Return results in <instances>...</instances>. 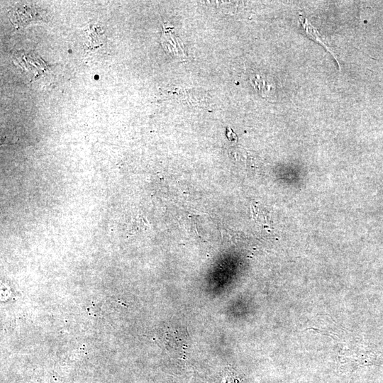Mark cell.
Returning <instances> with one entry per match:
<instances>
[{
	"mask_svg": "<svg viewBox=\"0 0 383 383\" xmlns=\"http://www.w3.org/2000/svg\"><path fill=\"white\" fill-rule=\"evenodd\" d=\"M161 43L165 50L174 57L184 59L186 55L180 40L171 31L170 28H165L164 26Z\"/></svg>",
	"mask_w": 383,
	"mask_h": 383,
	"instance_id": "obj_1",
	"label": "cell"
},
{
	"mask_svg": "<svg viewBox=\"0 0 383 383\" xmlns=\"http://www.w3.org/2000/svg\"><path fill=\"white\" fill-rule=\"evenodd\" d=\"M299 22L301 23L308 35L311 36V38L321 43V45H323L326 49H327L333 56H335L333 52L328 48V46L322 40V38L319 35L318 31L315 28H313L312 25L310 24V23L307 21V19L303 18L302 16H300Z\"/></svg>",
	"mask_w": 383,
	"mask_h": 383,
	"instance_id": "obj_2",
	"label": "cell"
}]
</instances>
